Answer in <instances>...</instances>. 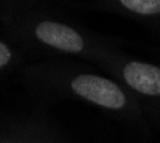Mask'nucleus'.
<instances>
[{"mask_svg": "<svg viewBox=\"0 0 160 143\" xmlns=\"http://www.w3.org/2000/svg\"><path fill=\"white\" fill-rule=\"evenodd\" d=\"M42 80L57 86L64 90L66 93L73 94L80 100L97 106L100 109L113 112L119 115H134L136 103H134L129 92L122 87L114 80L99 76L94 73H73L67 74H54V73H40Z\"/></svg>", "mask_w": 160, "mask_h": 143, "instance_id": "obj_1", "label": "nucleus"}, {"mask_svg": "<svg viewBox=\"0 0 160 143\" xmlns=\"http://www.w3.org/2000/svg\"><path fill=\"white\" fill-rule=\"evenodd\" d=\"M32 36L40 44L62 53L80 54L87 49L86 42L77 30L54 20H40L34 24Z\"/></svg>", "mask_w": 160, "mask_h": 143, "instance_id": "obj_2", "label": "nucleus"}, {"mask_svg": "<svg viewBox=\"0 0 160 143\" xmlns=\"http://www.w3.org/2000/svg\"><path fill=\"white\" fill-rule=\"evenodd\" d=\"M0 143H53L47 135L33 126H10L0 129Z\"/></svg>", "mask_w": 160, "mask_h": 143, "instance_id": "obj_3", "label": "nucleus"}, {"mask_svg": "<svg viewBox=\"0 0 160 143\" xmlns=\"http://www.w3.org/2000/svg\"><path fill=\"white\" fill-rule=\"evenodd\" d=\"M126 10L144 17L160 14V0H119Z\"/></svg>", "mask_w": 160, "mask_h": 143, "instance_id": "obj_4", "label": "nucleus"}, {"mask_svg": "<svg viewBox=\"0 0 160 143\" xmlns=\"http://www.w3.org/2000/svg\"><path fill=\"white\" fill-rule=\"evenodd\" d=\"M16 60V54H14L13 49L3 40H0V73L4 70L10 69L12 64Z\"/></svg>", "mask_w": 160, "mask_h": 143, "instance_id": "obj_5", "label": "nucleus"}]
</instances>
